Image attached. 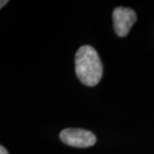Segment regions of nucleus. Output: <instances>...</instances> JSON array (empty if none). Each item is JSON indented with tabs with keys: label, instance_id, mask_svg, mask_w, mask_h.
I'll use <instances>...</instances> for the list:
<instances>
[{
	"label": "nucleus",
	"instance_id": "f257e3e1",
	"mask_svg": "<svg viewBox=\"0 0 154 154\" xmlns=\"http://www.w3.org/2000/svg\"><path fill=\"white\" fill-rule=\"evenodd\" d=\"M75 74L81 82L88 87H94L100 82L103 66L98 52L93 46L83 45L75 57Z\"/></svg>",
	"mask_w": 154,
	"mask_h": 154
},
{
	"label": "nucleus",
	"instance_id": "f03ea898",
	"mask_svg": "<svg viewBox=\"0 0 154 154\" xmlns=\"http://www.w3.org/2000/svg\"><path fill=\"white\" fill-rule=\"evenodd\" d=\"M59 137L64 144L79 148L89 147L96 143L94 134L82 128H65L61 131Z\"/></svg>",
	"mask_w": 154,
	"mask_h": 154
},
{
	"label": "nucleus",
	"instance_id": "7ed1b4c3",
	"mask_svg": "<svg viewBox=\"0 0 154 154\" xmlns=\"http://www.w3.org/2000/svg\"><path fill=\"white\" fill-rule=\"evenodd\" d=\"M112 19L116 33L117 36L122 38L128 35L133 25L136 22V14L129 8L117 7L113 11Z\"/></svg>",
	"mask_w": 154,
	"mask_h": 154
},
{
	"label": "nucleus",
	"instance_id": "20e7f679",
	"mask_svg": "<svg viewBox=\"0 0 154 154\" xmlns=\"http://www.w3.org/2000/svg\"><path fill=\"white\" fill-rule=\"evenodd\" d=\"M0 154H9V152H7V150L3 146H0Z\"/></svg>",
	"mask_w": 154,
	"mask_h": 154
},
{
	"label": "nucleus",
	"instance_id": "39448f33",
	"mask_svg": "<svg viewBox=\"0 0 154 154\" xmlns=\"http://www.w3.org/2000/svg\"><path fill=\"white\" fill-rule=\"evenodd\" d=\"M0 3H1V5H0V8L2 9V8H3V7H4V6L5 5H6V4H7V3H8V1H7V0H5V1H4V0H2V1H1Z\"/></svg>",
	"mask_w": 154,
	"mask_h": 154
}]
</instances>
